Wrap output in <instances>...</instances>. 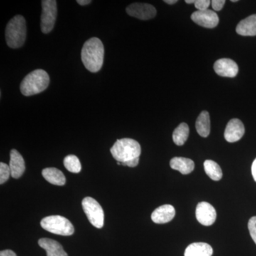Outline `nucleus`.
I'll list each match as a JSON object with an SVG mask.
<instances>
[{
    "label": "nucleus",
    "mask_w": 256,
    "mask_h": 256,
    "mask_svg": "<svg viewBox=\"0 0 256 256\" xmlns=\"http://www.w3.org/2000/svg\"><path fill=\"white\" fill-rule=\"evenodd\" d=\"M110 152L114 159L117 160L118 164L136 168L139 164L141 146L134 140L124 138L116 141Z\"/></svg>",
    "instance_id": "1"
},
{
    "label": "nucleus",
    "mask_w": 256,
    "mask_h": 256,
    "mask_svg": "<svg viewBox=\"0 0 256 256\" xmlns=\"http://www.w3.org/2000/svg\"><path fill=\"white\" fill-rule=\"evenodd\" d=\"M104 50L102 42L96 37H92L84 44L82 50V64L89 72L96 73L102 68L104 64Z\"/></svg>",
    "instance_id": "2"
},
{
    "label": "nucleus",
    "mask_w": 256,
    "mask_h": 256,
    "mask_svg": "<svg viewBox=\"0 0 256 256\" xmlns=\"http://www.w3.org/2000/svg\"><path fill=\"white\" fill-rule=\"evenodd\" d=\"M50 76L42 69L33 70L24 77L20 90L25 96H31L44 92L50 85Z\"/></svg>",
    "instance_id": "3"
},
{
    "label": "nucleus",
    "mask_w": 256,
    "mask_h": 256,
    "mask_svg": "<svg viewBox=\"0 0 256 256\" xmlns=\"http://www.w3.org/2000/svg\"><path fill=\"white\" fill-rule=\"evenodd\" d=\"M6 44L12 48L23 46L26 37V20L22 15H16L6 25L5 30Z\"/></svg>",
    "instance_id": "4"
},
{
    "label": "nucleus",
    "mask_w": 256,
    "mask_h": 256,
    "mask_svg": "<svg viewBox=\"0 0 256 256\" xmlns=\"http://www.w3.org/2000/svg\"><path fill=\"white\" fill-rule=\"evenodd\" d=\"M41 226L47 232L57 235L68 236L74 233V227L70 220L62 216L45 217L42 220Z\"/></svg>",
    "instance_id": "5"
},
{
    "label": "nucleus",
    "mask_w": 256,
    "mask_h": 256,
    "mask_svg": "<svg viewBox=\"0 0 256 256\" xmlns=\"http://www.w3.org/2000/svg\"><path fill=\"white\" fill-rule=\"evenodd\" d=\"M82 206L90 224L96 228H102L104 225V212L100 204L92 197L88 196L82 200Z\"/></svg>",
    "instance_id": "6"
},
{
    "label": "nucleus",
    "mask_w": 256,
    "mask_h": 256,
    "mask_svg": "<svg viewBox=\"0 0 256 256\" xmlns=\"http://www.w3.org/2000/svg\"><path fill=\"white\" fill-rule=\"evenodd\" d=\"M42 5L41 30L44 34H48L54 28L56 20V1L44 0L42 2Z\"/></svg>",
    "instance_id": "7"
},
{
    "label": "nucleus",
    "mask_w": 256,
    "mask_h": 256,
    "mask_svg": "<svg viewBox=\"0 0 256 256\" xmlns=\"http://www.w3.org/2000/svg\"><path fill=\"white\" fill-rule=\"evenodd\" d=\"M128 15L141 20H149L154 18L156 10L154 6L146 3H133L126 9Z\"/></svg>",
    "instance_id": "8"
},
{
    "label": "nucleus",
    "mask_w": 256,
    "mask_h": 256,
    "mask_svg": "<svg viewBox=\"0 0 256 256\" xmlns=\"http://www.w3.org/2000/svg\"><path fill=\"white\" fill-rule=\"evenodd\" d=\"M196 218L200 224L205 226H212L216 220V212L214 207L208 202H200L196 206Z\"/></svg>",
    "instance_id": "9"
},
{
    "label": "nucleus",
    "mask_w": 256,
    "mask_h": 256,
    "mask_svg": "<svg viewBox=\"0 0 256 256\" xmlns=\"http://www.w3.org/2000/svg\"><path fill=\"white\" fill-rule=\"evenodd\" d=\"M192 20L205 28H214L220 22L218 15L212 10H207L205 11L194 12L191 16Z\"/></svg>",
    "instance_id": "10"
},
{
    "label": "nucleus",
    "mask_w": 256,
    "mask_h": 256,
    "mask_svg": "<svg viewBox=\"0 0 256 256\" xmlns=\"http://www.w3.org/2000/svg\"><path fill=\"white\" fill-rule=\"evenodd\" d=\"M216 73L223 77L234 78L238 73V66L234 60L229 58H220L214 65Z\"/></svg>",
    "instance_id": "11"
},
{
    "label": "nucleus",
    "mask_w": 256,
    "mask_h": 256,
    "mask_svg": "<svg viewBox=\"0 0 256 256\" xmlns=\"http://www.w3.org/2000/svg\"><path fill=\"white\" fill-rule=\"evenodd\" d=\"M245 133V128L239 119L230 120L227 124L224 132V138L228 142H236L240 140Z\"/></svg>",
    "instance_id": "12"
},
{
    "label": "nucleus",
    "mask_w": 256,
    "mask_h": 256,
    "mask_svg": "<svg viewBox=\"0 0 256 256\" xmlns=\"http://www.w3.org/2000/svg\"><path fill=\"white\" fill-rule=\"evenodd\" d=\"M174 207L170 204H164L158 207L151 215V218L154 223L162 224L171 222L175 216Z\"/></svg>",
    "instance_id": "13"
},
{
    "label": "nucleus",
    "mask_w": 256,
    "mask_h": 256,
    "mask_svg": "<svg viewBox=\"0 0 256 256\" xmlns=\"http://www.w3.org/2000/svg\"><path fill=\"white\" fill-rule=\"evenodd\" d=\"M10 168L11 176L14 178H21L26 169L22 156L16 150H12L10 152Z\"/></svg>",
    "instance_id": "14"
},
{
    "label": "nucleus",
    "mask_w": 256,
    "mask_h": 256,
    "mask_svg": "<svg viewBox=\"0 0 256 256\" xmlns=\"http://www.w3.org/2000/svg\"><path fill=\"white\" fill-rule=\"evenodd\" d=\"M38 245L46 252L47 256H68L60 242L52 239L43 238L38 240Z\"/></svg>",
    "instance_id": "15"
},
{
    "label": "nucleus",
    "mask_w": 256,
    "mask_h": 256,
    "mask_svg": "<svg viewBox=\"0 0 256 256\" xmlns=\"http://www.w3.org/2000/svg\"><path fill=\"white\" fill-rule=\"evenodd\" d=\"M236 32L244 36H256V14H252L242 20L236 26Z\"/></svg>",
    "instance_id": "16"
},
{
    "label": "nucleus",
    "mask_w": 256,
    "mask_h": 256,
    "mask_svg": "<svg viewBox=\"0 0 256 256\" xmlns=\"http://www.w3.org/2000/svg\"><path fill=\"white\" fill-rule=\"evenodd\" d=\"M213 248L206 242H193L190 244L184 252V256H212Z\"/></svg>",
    "instance_id": "17"
},
{
    "label": "nucleus",
    "mask_w": 256,
    "mask_h": 256,
    "mask_svg": "<svg viewBox=\"0 0 256 256\" xmlns=\"http://www.w3.org/2000/svg\"><path fill=\"white\" fill-rule=\"evenodd\" d=\"M194 162L193 160L185 158H172L170 160V166L172 169L178 170L182 174H188L194 169Z\"/></svg>",
    "instance_id": "18"
},
{
    "label": "nucleus",
    "mask_w": 256,
    "mask_h": 256,
    "mask_svg": "<svg viewBox=\"0 0 256 256\" xmlns=\"http://www.w3.org/2000/svg\"><path fill=\"white\" fill-rule=\"evenodd\" d=\"M42 176L48 182L56 186H64L66 178L60 170L54 168H46L42 171Z\"/></svg>",
    "instance_id": "19"
},
{
    "label": "nucleus",
    "mask_w": 256,
    "mask_h": 256,
    "mask_svg": "<svg viewBox=\"0 0 256 256\" xmlns=\"http://www.w3.org/2000/svg\"><path fill=\"white\" fill-rule=\"evenodd\" d=\"M210 114L206 110L202 111L196 122L197 132L200 136L206 138L210 134Z\"/></svg>",
    "instance_id": "20"
},
{
    "label": "nucleus",
    "mask_w": 256,
    "mask_h": 256,
    "mask_svg": "<svg viewBox=\"0 0 256 256\" xmlns=\"http://www.w3.org/2000/svg\"><path fill=\"white\" fill-rule=\"evenodd\" d=\"M188 134H190V128L188 124L182 122L173 132V141L176 146H183L188 140Z\"/></svg>",
    "instance_id": "21"
},
{
    "label": "nucleus",
    "mask_w": 256,
    "mask_h": 256,
    "mask_svg": "<svg viewBox=\"0 0 256 256\" xmlns=\"http://www.w3.org/2000/svg\"><path fill=\"white\" fill-rule=\"evenodd\" d=\"M205 172L214 181H220L223 176L220 165L213 160H206L204 163Z\"/></svg>",
    "instance_id": "22"
},
{
    "label": "nucleus",
    "mask_w": 256,
    "mask_h": 256,
    "mask_svg": "<svg viewBox=\"0 0 256 256\" xmlns=\"http://www.w3.org/2000/svg\"><path fill=\"white\" fill-rule=\"evenodd\" d=\"M64 164L66 170L72 173L77 174L82 170V164H80V160L74 154L66 156L64 160Z\"/></svg>",
    "instance_id": "23"
},
{
    "label": "nucleus",
    "mask_w": 256,
    "mask_h": 256,
    "mask_svg": "<svg viewBox=\"0 0 256 256\" xmlns=\"http://www.w3.org/2000/svg\"><path fill=\"white\" fill-rule=\"evenodd\" d=\"M10 175H11V170H10L9 165L5 163H0V184L6 182L9 180Z\"/></svg>",
    "instance_id": "24"
},
{
    "label": "nucleus",
    "mask_w": 256,
    "mask_h": 256,
    "mask_svg": "<svg viewBox=\"0 0 256 256\" xmlns=\"http://www.w3.org/2000/svg\"><path fill=\"white\" fill-rule=\"evenodd\" d=\"M248 227L250 236L256 244V216H252L250 218L248 224Z\"/></svg>",
    "instance_id": "25"
},
{
    "label": "nucleus",
    "mask_w": 256,
    "mask_h": 256,
    "mask_svg": "<svg viewBox=\"0 0 256 256\" xmlns=\"http://www.w3.org/2000/svg\"><path fill=\"white\" fill-rule=\"evenodd\" d=\"M210 2H212L210 0H197L194 2L195 8L198 10V11H205L208 10Z\"/></svg>",
    "instance_id": "26"
},
{
    "label": "nucleus",
    "mask_w": 256,
    "mask_h": 256,
    "mask_svg": "<svg viewBox=\"0 0 256 256\" xmlns=\"http://www.w3.org/2000/svg\"><path fill=\"white\" fill-rule=\"evenodd\" d=\"M225 0H214L212 2V8L215 11H220L225 4Z\"/></svg>",
    "instance_id": "27"
},
{
    "label": "nucleus",
    "mask_w": 256,
    "mask_h": 256,
    "mask_svg": "<svg viewBox=\"0 0 256 256\" xmlns=\"http://www.w3.org/2000/svg\"><path fill=\"white\" fill-rule=\"evenodd\" d=\"M0 256H16V254L12 250H2Z\"/></svg>",
    "instance_id": "28"
},
{
    "label": "nucleus",
    "mask_w": 256,
    "mask_h": 256,
    "mask_svg": "<svg viewBox=\"0 0 256 256\" xmlns=\"http://www.w3.org/2000/svg\"><path fill=\"white\" fill-rule=\"evenodd\" d=\"M252 178H254L256 182V158L254 160V162H252Z\"/></svg>",
    "instance_id": "29"
},
{
    "label": "nucleus",
    "mask_w": 256,
    "mask_h": 256,
    "mask_svg": "<svg viewBox=\"0 0 256 256\" xmlns=\"http://www.w3.org/2000/svg\"><path fill=\"white\" fill-rule=\"evenodd\" d=\"M77 3L78 4L82 5V6H85V5L89 4L92 3L90 0H78Z\"/></svg>",
    "instance_id": "30"
},
{
    "label": "nucleus",
    "mask_w": 256,
    "mask_h": 256,
    "mask_svg": "<svg viewBox=\"0 0 256 256\" xmlns=\"http://www.w3.org/2000/svg\"><path fill=\"white\" fill-rule=\"evenodd\" d=\"M164 2L168 4H174L178 2V0H164Z\"/></svg>",
    "instance_id": "31"
},
{
    "label": "nucleus",
    "mask_w": 256,
    "mask_h": 256,
    "mask_svg": "<svg viewBox=\"0 0 256 256\" xmlns=\"http://www.w3.org/2000/svg\"><path fill=\"white\" fill-rule=\"evenodd\" d=\"M186 3H188V4H192V3H194V4L195 1L194 0H186Z\"/></svg>",
    "instance_id": "32"
},
{
    "label": "nucleus",
    "mask_w": 256,
    "mask_h": 256,
    "mask_svg": "<svg viewBox=\"0 0 256 256\" xmlns=\"http://www.w3.org/2000/svg\"><path fill=\"white\" fill-rule=\"evenodd\" d=\"M232 2H238V1H237V0H232Z\"/></svg>",
    "instance_id": "33"
}]
</instances>
